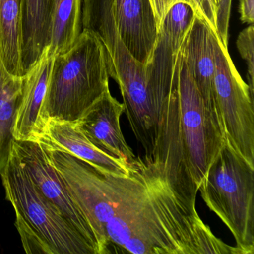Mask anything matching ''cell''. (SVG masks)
<instances>
[{"mask_svg": "<svg viewBox=\"0 0 254 254\" xmlns=\"http://www.w3.org/2000/svg\"><path fill=\"white\" fill-rule=\"evenodd\" d=\"M56 1L21 0V77L32 70L50 46L52 17Z\"/></svg>", "mask_w": 254, "mask_h": 254, "instance_id": "14", "label": "cell"}, {"mask_svg": "<svg viewBox=\"0 0 254 254\" xmlns=\"http://www.w3.org/2000/svg\"><path fill=\"white\" fill-rule=\"evenodd\" d=\"M226 141L218 116L205 105L181 53L160 111L155 156L167 173L198 188Z\"/></svg>", "mask_w": 254, "mask_h": 254, "instance_id": "2", "label": "cell"}, {"mask_svg": "<svg viewBox=\"0 0 254 254\" xmlns=\"http://www.w3.org/2000/svg\"><path fill=\"white\" fill-rule=\"evenodd\" d=\"M214 90L226 139L254 166V93L235 67L228 49L213 32Z\"/></svg>", "mask_w": 254, "mask_h": 254, "instance_id": "7", "label": "cell"}, {"mask_svg": "<svg viewBox=\"0 0 254 254\" xmlns=\"http://www.w3.org/2000/svg\"><path fill=\"white\" fill-rule=\"evenodd\" d=\"M82 0H56L52 17L51 40L47 56L54 58L69 51L82 30Z\"/></svg>", "mask_w": 254, "mask_h": 254, "instance_id": "17", "label": "cell"}, {"mask_svg": "<svg viewBox=\"0 0 254 254\" xmlns=\"http://www.w3.org/2000/svg\"><path fill=\"white\" fill-rule=\"evenodd\" d=\"M36 140L85 160L95 167L117 175H127L131 166L114 158L93 145L82 133L76 122L50 120Z\"/></svg>", "mask_w": 254, "mask_h": 254, "instance_id": "13", "label": "cell"}, {"mask_svg": "<svg viewBox=\"0 0 254 254\" xmlns=\"http://www.w3.org/2000/svg\"><path fill=\"white\" fill-rule=\"evenodd\" d=\"M124 112V105L111 95L109 89L85 111L76 123L96 148L131 166L137 157L126 142L122 131L120 118Z\"/></svg>", "mask_w": 254, "mask_h": 254, "instance_id": "10", "label": "cell"}, {"mask_svg": "<svg viewBox=\"0 0 254 254\" xmlns=\"http://www.w3.org/2000/svg\"><path fill=\"white\" fill-rule=\"evenodd\" d=\"M12 149L44 197L61 215L102 254L99 239L59 171L50 161L45 147L38 140H16Z\"/></svg>", "mask_w": 254, "mask_h": 254, "instance_id": "8", "label": "cell"}, {"mask_svg": "<svg viewBox=\"0 0 254 254\" xmlns=\"http://www.w3.org/2000/svg\"><path fill=\"white\" fill-rule=\"evenodd\" d=\"M213 32L206 22L196 14L183 40L180 53L206 108L221 119L214 90Z\"/></svg>", "mask_w": 254, "mask_h": 254, "instance_id": "12", "label": "cell"}, {"mask_svg": "<svg viewBox=\"0 0 254 254\" xmlns=\"http://www.w3.org/2000/svg\"><path fill=\"white\" fill-rule=\"evenodd\" d=\"M109 78L102 44L93 34L82 30L72 48L53 58L40 115V136L50 120H79L109 90Z\"/></svg>", "mask_w": 254, "mask_h": 254, "instance_id": "5", "label": "cell"}, {"mask_svg": "<svg viewBox=\"0 0 254 254\" xmlns=\"http://www.w3.org/2000/svg\"><path fill=\"white\" fill-rule=\"evenodd\" d=\"M0 176L15 211V227L28 254H99L44 197L11 149Z\"/></svg>", "mask_w": 254, "mask_h": 254, "instance_id": "4", "label": "cell"}, {"mask_svg": "<svg viewBox=\"0 0 254 254\" xmlns=\"http://www.w3.org/2000/svg\"><path fill=\"white\" fill-rule=\"evenodd\" d=\"M27 80V75L17 77L8 72L0 56V172L12 149L14 120L23 102Z\"/></svg>", "mask_w": 254, "mask_h": 254, "instance_id": "16", "label": "cell"}, {"mask_svg": "<svg viewBox=\"0 0 254 254\" xmlns=\"http://www.w3.org/2000/svg\"><path fill=\"white\" fill-rule=\"evenodd\" d=\"M53 58L47 50L40 62L27 74L23 102L17 111L13 127L16 140H36L41 134L40 115L45 99Z\"/></svg>", "mask_w": 254, "mask_h": 254, "instance_id": "15", "label": "cell"}, {"mask_svg": "<svg viewBox=\"0 0 254 254\" xmlns=\"http://www.w3.org/2000/svg\"><path fill=\"white\" fill-rule=\"evenodd\" d=\"M113 0H84L83 30L98 38L105 53L108 74L120 87L129 124L145 157H152L160 114L147 88L145 66L138 62L120 39L114 22Z\"/></svg>", "mask_w": 254, "mask_h": 254, "instance_id": "3", "label": "cell"}, {"mask_svg": "<svg viewBox=\"0 0 254 254\" xmlns=\"http://www.w3.org/2000/svg\"><path fill=\"white\" fill-rule=\"evenodd\" d=\"M254 29L253 24L239 33L236 47L241 57L245 61L248 68V85L254 93Z\"/></svg>", "mask_w": 254, "mask_h": 254, "instance_id": "19", "label": "cell"}, {"mask_svg": "<svg viewBox=\"0 0 254 254\" xmlns=\"http://www.w3.org/2000/svg\"><path fill=\"white\" fill-rule=\"evenodd\" d=\"M198 191L206 206L230 230L242 254H254V166L227 139Z\"/></svg>", "mask_w": 254, "mask_h": 254, "instance_id": "6", "label": "cell"}, {"mask_svg": "<svg viewBox=\"0 0 254 254\" xmlns=\"http://www.w3.org/2000/svg\"><path fill=\"white\" fill-rule=\"evenodd\" d=\"M232 0H217L216 35L225 48L228 49V29Z\"/></svg>", "mask_w": 254, "mask_h": 254, "instance_id": "20", "label": "cell"}, {"mask_svg": "<svg viewBox=\"0 0 254 254\" xmlns=\"http://www.w3.org/2000/svg\"><path fill=\"white\" fill-rule=\"evenodd\" d=\"M113 15L120 39L130 54L145 66L158 35L150 0H113Z\"/></svg>", "mask_w": 254, "mask_h": 254, "instance_id": "11", "label": "cell"}, {"mask_svg": "<svg viewBox=\"0 0 254 254\" xmlns=\"http://www.w3.org/2000/svg\"><path fill=\"white\" fill-rule=\"evenodd\" d=\"M155 14L156 20H157L158 27L163 20V17L166 15L172 5L180 2H187L191 4L193 6L192 0H150ZM194 7V6H193Z\"/></svg>", "mask_w": 254, "mask_h": 254, "instance_id": "22", "label": "cell"}, {"mask_svg": "<svg viewBox=\"0 0 254 254\" xmlns=\"http://www.w3.org/2000/svg\"><path fill=\"white\" fill-rule=\"evenodd\" d=\"M195 15L191 4L178 2L168 11L159 26L155 47L145 65V78L150 97L160 114L172 91L181 44Z\"/></svg>", "mask_w": 254, "mask_h": 254, "instance_id": "9", "label": "cell"}, {"mask_svg": "<svg viewBox=\"0 0 254 254\" xmlns=\"http://www.w3.org/2000/svg\"><path fill=\"white\" fill-rule=\"evenodd\" d=\"M50 161L91 224L102 254H227L196 207L182 200L152 159L137 157L127 175L104 172L62 150Z\"/></svg>", "mask_w": 254, "mask_h": 254, "instance_id": "1", "label": "cell"}, {"mask_svg": "<svg viewBox=\"0 0 254 254\" xmlns=\"http://www.w3.org/2000/svg\"><path fill=\"white\" fill-rule=\"evenodd\" d=\"M21 0H0V56L5 69L20 76Z\"/></svg>", "mask_w": 254, "mask_h": 254, "instance_id": "18", "label": "cell"}, {"mask_svg": "<svg viewBox=\"0 0 254 254\" xmlns=\"http://www.w3.org/2000/svg\"><path fill=\"white\" fill-rule=\"evenodd\" d=\"M239 11L242 23L253 24L254 20V0H239Z\"/></svg>", "mask_w": 254, "mask_h": 254, "instance_id": "23", "label": "cell"}, {"mask_svg": "<svg viewBox=\"0 0 254 254\" xmlns=\"http://www.w3.org/2000/svg\"><path fill=\"white\" fill-rule=\"evenodd\" d=\"M196 14L216 33L217 0H192Z\"/></svg>", "mask_w": 254, "mask_h": 254, "instance_id": "21", "label": "cell"}]
</instances>
